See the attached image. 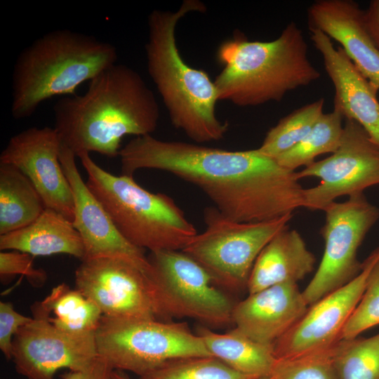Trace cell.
Returning <instances> with one entry per match:
<instances>
[{
	"label": "cell",
	"mask_w": 379,
	"mask_h": 379,
	"mask_svg": "<svg viewBox=\"0 0 379 379\" xmlns=\"http://www.w3.org/2000/svg\"><path fill=\"white\" fill-rule=\"evenodd\" d=\"M119 156L121 175L146 168L171 173L198 187L232 221H269L302 207L296 171L258 149L231 151L146 135L131 139Z\"/></svg>",
	"instance_id": "1"
},
{
	"label": "cell",
	"mask_w": 379,
	"mask_h": 379,
	"mask_svg": "<svg viewBox=\"0 0 379 379\" xmlns=\"http://www.w3.org/2000/svg\"><path fill=\"white\" fill-rule=\"evenodd\" d=\"M53 114L61 143L76 157L94 152L109 158L119 156L124 136L152 135L160 116L141 75L117 63L90 80L84 94L58 99Z\"/></svg>",
	"instance_id": "2"
},
{
	"label": "cell",
	"mask_w": 379,
	"mask_h": 379,
	"mask_svg": "<svg viewBox=\"0 0 379 379\" xmlns=\"http://www.w3.org/2000/svg\"><path fill=\"white\" fill-rule=\"evenodd\" d=\"M206 10L199 0H185L175 11L153 10L147 18L145 46L148 74L172 125L198 144L222 139L229 128L228 123L216 115L219 99L214 81L206 72L185 61L176 42L175 29L180 19Z\"/></svg>",
	"instance_id": "3"
},
{
	"label": "cell",
	"mask_w": 379,
	"mask_h": 379,
	"mask_svg": "<svg viewBox=\"0 0 379 379\" xmlns=\"http://www.w3.org/2000/svg\"><path fill=\"white\" fill-rule=\"evenodd\" d=\"M216 60L222 66L213 81L218 99L239 107L279 102L287 93L321 77L309 59L303 32L294 22L269 41H248L235 32L220 44Z\"/></svg>",
	"instance_id": "4"
},
{
	"label": "cell",
	"mask_w": 379,
	"mask_h": 379,
	"mask_svg": "<svg viewBox=\"0 0 379 379\" xmlns=\"http://www.w3.org/2000/svg\"><path fill=\"white\" fill-rule=\"evenodd\" d=\"M117 48L67 29L37 38L18 55L12 74L11 114L32 116L45 100L75 95L77 88L117 63Z\"/></svg>",
	"instance_id": "5"
},
{
	"label": "cell",
	"mask_w": 379,
	"mask_h": 379,
	"mask_svg": "<svg viewBox=\"0 0 379 379\" xmlns=\"http://www.w3.org/2000/svg\"><path fill=\"white\" fill-rule=\"evenodd\" d=\"M78 157L87 174L88 187L133 245L150 252L182 251L198 234L169 196L148 192L133 177L107 172L89 153Z\"/></svg>",
	"instance_id": "6"
},
{
	"label": "cell",
	"mask_w": 379,
	"mask_h": 379,
	"mask_svg": "<svg viewBox=\"0 0 379 379\" xmlns=\"http://www.w3.org/2000/svg\"><path fill=\"white\" fill-rule=\"evenodd\" d=\"M98 355L114 370L140 377L182 357H210L203 339L184 322L102 315L95 332Z\"/></svg>",
	"instance_id": "7"
},
{
	"label": "cell",
	"mask_w": 379,
	"mask_h": 379,
	"mask_svg": "<svg viewBox=\"0 0 379 379\" xmlns=\"http://www.w3.org/2000/svg\"><path fill=\"white\" fill-rule=\"evenodd\" d=\"M293 215L258 222H239L215 207L204 211V231L182 251L202 266L219 287L241 290L258 255L279 232L288 227Z\"/></svg>",
	"instance_id": "8"
},
{
	"label": "cell",
	"mask_w": 379,
	"mask_h": 379,
	"mask_svg": "<svg viewBox=\"0 0 379 379\" xmlns=\"http://www.w3.org/2000/svg\"><path fill=\"white\" fill-rule=\"evenodd\" d=\"M148 259L167 319L188 317L208 328L232 323L236 303L197 262L182 251L150 252Z\"/></svg>",
	"instance_id": "9"
},
{
	"label": "cell",
	"mask_w": 379,
	"mask_h": 379,
	"mask_svg": "<svg viewBox=\"0 0 379 379\" xmlns=\"http://www.w3.org/2000/svg\"><path fill=\"white\" fill-rule=\"evenodd\" d=\"M321 229L324 251L310 282L302 291L308 306L344 286L361 271L357 251L366 234L379 218V209L364 193L334 201L324 210Z\"/></svg>",
	"instance_id": "10"
},
{
	"label": "cell",
	"mask_w": 379,
	"mask_h": 379,
	"mask_svg": "<svg viewBox=\"0 0 379 379\" xmlns=\"http://www.w3.org/2000/svg\"><path fill=\"white\" fill-rule=\"evenodd\" d=\"M74 281L75 288L106 317L167 321L152 276L126 260L84 258Z\"/></svg>",
	"instance_id": "11"
},
{
	"label": "cell",
	"mask_w": 379,
	"mask_h": 379,
	"mask_svg": "<svg viewBox=\"0 0 379 379\" xmlns=\"http://www.w3.org/2000/svg\"><path fill=\"white\" fill-rule=\"evenodd\" d=\"M298 178H319L304 188L302 207L324 211L343 196L350 197L379 185V147L357 122L346 119L340 145L332 154L296 172Z\"/></svg>",
	"instance_id": "12"
},
{
	"label": "cell",
	"mask_w": 379,
	"mask_h": 379,
	"mask_svg": "<svg viewBox=\"0 0 379 379\" xmlns=\"http://www.w3.org/2000/svg\"><path fill=\"white\" fill-rule=\"evenodd\" d=\"M31 312L32 320L13 340L12 360L19 374L27 379H53L61 368L82 370L98 357L95 333L63 332L41 313Z\"/></svg>",
	"instance_id": "13"
},
{
	"label": "cell",
	"mask_w": 379,
	"mask_h": 379,
	"mask_svg": "<svg viewBox=\"0 0 379 379\" xmlns=\"http://www.w3.org/2000/svg\"><path fill=\"white\" fill-rule=\"evenodd\" d=\"M378 259L379 247L362 263L360 272L354 279L309 306L302 318L273 344L277 359L321 351L340 341Z\"/></svg>",
	"instance_id": "14"
},
{
	"label": "cell",
	"mask_w": 379,
	"mask_h": 379,
	"mask_svg": "<svg viewBox=\"0 0 379 379\" xmlns=\"http://www.w3.org/2000/svg\"><path fill=\"white\" fill-rule=\"evenodd\" d=\"M60 138L54 128L31 127L10 138L0 163L15 166L32 182L46 208L73 222L72 190L60 161Z\"/></svg>",
	"instance_id": "15"
},
{
	"label": "cell",
	"mask_w": 379,
	"mask_h": 379,
	"mask_svg": "<svg viewBox=\"0 0 379 379\" xmlns=\"http://www.w3.org/2000/svg\"><path fill=\"white\" fill-rule=\"evenodd\" d=\"M59 158L72 190L74 202L72 222L82 239L84 258L122 259L152 276V267L144 250L131 244L121 234L102 204L81 178L74 153L61 144Z\"/></svg>",
	"instance_id": "16"
},
{
	"label": "cell",
	"mask_w": 379,
	"mask_h": 379,
	"mask_svg": "<svg viewBox=\"0 0 379 379\" xmlns=\"http://www.w3.org/2000/svg\"><path fill=\"white\" fill-rule=\"evenodd\" d=\"M310 39L321 55L325 70L335 90L334 107L346 119L354 120L379 147L378 91L359 72L341 47L320 30L310 29Z\"/></svg>",
	"instance_id": "17"
},
{
	"label": "cell",
	"mask_w": 379,
	"mask_h": 379,
	"mask_svg": "<svg viewBox=\"0 0 379 379\" xmlns=\"http://www.w3.org/2000/svg\"><path fill=\"white\" fill-rule=\"evenodd\" d=\"M308 307L298 284H279L251 293L236 303L232 323L252 340L273 346L302 318Z\"/></svg>",
	"instance_id": "18"
},
{
	"label": "cell",
	"mask_w": 379,
	"mask_h": 379,
	"mask_svg": "<svg viewBox=\"0 0 379 379\" xmlns=\"http://www.w3.org/2000/svg\"><path fill=\"white\" fill-rule=\"evenodd\" d=\"M310 29L337 41L373 88L379 90V50L370 36L364 11L352 0H317L307 9Z\"/></svg>",
	"instance_id": "19"
},
{
	"label": "cell",
	"mask_w": 379,
	"mask_h": 379,
	"mask_svg": "<svg viewBox=\"0 0 379 379\" xmlns=\"http://www.w3.org/2000/svg\"><path fill=\"white\" fill-rule=\"evenodd\" d=\"M288 227L274 236L256 258L246 287L249 294L279 284H298L313 271L315 256L300 233Z\"/></svg>",
	"instance_id": "20"
},
{
	"label": "cell",
	"mask_w": 379,
	"mask_h": 379,
	"mask_svg": "<svg viewBox=\"0 0 379 379\" xmlns=\"http://www.w3.org/2000/svg\"><path fill=\"white\" fill-rule=\"evenodd\" d=\"M0 250L32 256L67 254L81 260L85 258L82 239L73 222L48 208L29 225L0 235Z\"/></svg>",
	"instance_id": "21"
},
{
	"label": "cell",
	"mask_w": 379,
	"mask_h": 379,
	"mask_svg": "<svg viewBox=\"0 0 379 379\" xmlns=\"http://www.w3.org/2000/svg\"><path fill=\"white\" fill-rule=\"evenodd\" d=\"M198 334L212 357L249 378L270 376L277 361L273 346L256 342L235 328L225 333L202 326Z\"/></svg>",
	"instance_id": "22"
},
{
	"label": "cell",
	"mask_w": 379,
	"mask_h": 379,
	"mask_svg": "<svg viewBox=\"0 0 379 379\" xmlns=\"http://www.w3.org/2000/svg\"><path fill=\"white\" fill-rule=\"evenodd\" d=\"M31 309L44 314L60 331L78 335L95 333L103 315L93 301L65 283L54 287Z\"/></svg>",
	"instance_id": "23"
},
{
	"label": "cell",
	"mask_w": 379,
	"mask_h": 379,
	"mask_svg": "<svg viewBox=\"0 0 379 379\" xmlns=\"http://www.w3.org/2000/svg\"><path fill=\"white\" fill-rule=\"evenodd\" d=\"M45 208L29 179L15 166L0 163V235L29 225Z\"/></svg>",
	"instance_id": "24"
},
{
	"label": "cell",
	"mask_w": 379,
	"mask_h": 379,
	"mask_svg": "<svg viewBox=\"0 0 379 379\" xmlns=\"http://www.w3.org/2000/svg\"><path fill=\"white\" fill-rule=\"evenodd\" d=\"M343 118L335 107L331 112L323 113L300 142L275 159L283 167L295 171L300 166L312 164L321 154L335 152L342 139Z\"/></svg>",
	"instance_id": "25"
},
{
	"label": "cell",
	"mask_w": 379,
	"mask_h": 379,
	"mask_svg": "<svg viewBox=\"0 0 379 379\" xmlns=\"http://www.w3.org/2000/svg\"><path fill=\"white\" fill-rule=\"evenodd\" d=\"M324 99L319 98L294 110L267 133L260 152L276 159L300 142L323 114Z\"/></svg>",
	"instance_id": "26"
},
{
	"label": "cell",
	"mask_w": 379,
	"mask_h": 379,
	"mask_svg": "<svg viewBox=\"0 0 379 379\" xmlns=\"http://www.w3.org/2000/svg\"><path fill=\"white\" fill-rule=\"evenodd\" d=\"M334 364L338 379H379V333L340 340L335 345Z\"/></svg>",
	"instance_id": "27"
},
{
	"label": "cell",
	"mask_w": 379,
	"mask_h": 379,
	"mask_svg": "<svg viewBox=\"0 0 379 379\" xmlns=\"http://www.w3.org/2000/svg\"><path fill=\"white\" fill-rule=\"evenodd\" d=\"M214 357H188L169 361L139 379H248Z\"/></svg>",
	"instance_id": "28"
},
{
	"label": "cell",
	"mask_w": 379,
	"mask_h": 379,
	"mask_svg": "<svg viewBox=\"0 0 379 379\" xmlns=\"http://www.w3.org/2000/svg\"><path fill=\"white\" fill-rule=\"evenodd\" d=\"M336 344L301 356L277 359L270 377L272 379H338L334 364Z\"/></svg>",
	"instance_id": "29"
},
{
	"label": "cell",
	"mask_w": 379,
	"mask_h": 379,
	"mask_svg": "<svg viewBox=\"0 0 379 379\" xmlns=\"http://www.w3.org/2000/svg\"><path fill=\"white\" fill-rule=\"evenodd\" d=\"M379 325V259L368 277L364 293L347 322L341 340L357 338L360 333Z\"/></svg>",
	"instance_id": "30"
},
{
	"label": "cell",
	"mask_w": 379,
	"mask_h": 379,
	"mask_svg": "<svg viewBox=\"0 0 379 379\" xmlns=\"http://www.w3.org/2000/svg\"><path fill=\"white\" fill-rule=\"evenodd\" d=\"M32 255L18 251H1V279H7L16 274L26 277L35 287L42 286L47 280V274L43 269L34 267Z\"/></svg>",
	"instance_id": "31"
},
{
	"label": "cell",
	"mask_w": 379,
	"mask_h": 379,
	"mask_svg": "<svg viewBox=\"0 0 379 379\" xmlns=\"http://www.w3.org/2000/svg\"><path fill=\"white\" fill-rule=\"evenodd\" d=\"M32 320L15 311L11 302H0V349L7 359H12L14 335Z\"/></svg>",
	"instance_id": "32"
},
{
	"label": "cell",
	"mask_w": 379,
	"mask_h": 379,
	"mask_svg": "<svg viewBox=\"0 0 379 379\" xmlns=\"http://www.w3.org/2000/svg\"><path fill=\"white\" fill-rule=\"evenodd\" d=\"M114 369L102 357H98L82 370L69 371L60 375L61 379H109Z\"/></svg>",
	"instance_id": "33"
},
{
	"label": "cell",
	"mask_w": 379,
	"mask_h": 379,
	"mask_svg": "<svg viewBox=\"0 0 379 379\" xmlns=\"http://www.w3.org/2000/svg\"><path fill=\"white\" fill-rule=\"evenodd\" d=\"M364 20L368 32L379 50V0H373L364 11Z\"/></svg>",
	"instance_id": "34"
},
{
	"label": "cell",
	"mask_w": 379,
	"mask_h": 379,
	"mask_svg": "<svg viewBox=\"0 0 379 379\" xmlns=\"http://www.w3.org/2000/svg\"><path fill=\"white\" fill-rule=\"evenodd\" d=\"M109 379H130L128 376L120 372L119 370H113Z\"/></svg>",
	"instance_id": "35"
},
{
	"label": "cell",
	"mask_w": 379,
	"mask_h": 379,
	"mask_svg": "<svg viewBox=\"0 0 379 379\" xmlns=\"http://www.w3.org/2000/svg\"><path fill=\"white\" fill-rule=\"evenodd\" d=\"M248 379H272L270 376H265V377H258V378H250Z\"/></svg>",
	"instance_id": "36"
}]
</instances>
